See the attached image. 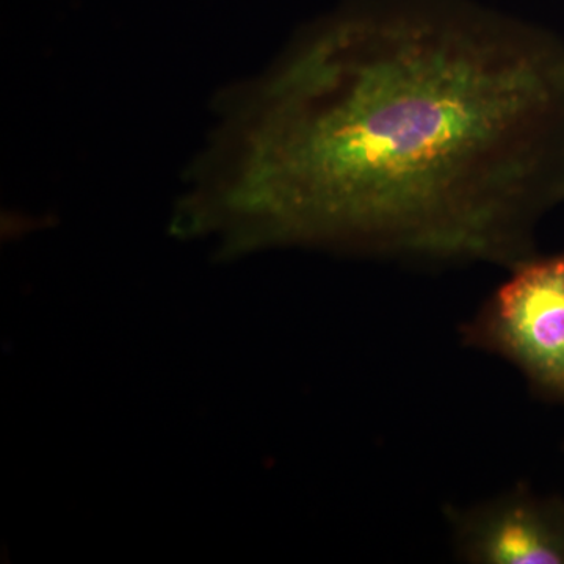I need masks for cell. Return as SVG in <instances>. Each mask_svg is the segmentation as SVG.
<instances>
[{
    "label": "cell",
    "instance_id": "6da1fadb",
    "mask_svg": "<svg viewBox=\"0 0 564 564\" xmlns=\"http://www.w3.org/2000/svg\"><path fill=\"white\" fill-rule=\"evenodd\" d=\"M191 182L247 242L511 269L564 204V40L478 0H348L232 91Z\"/></svg>",
    "mask_w": 564,
    "mask_h": 564
},
{
    "label": "cell",
    "instance_id": "3957f363",
    "mask_svg": "<svg viewBox=\"0 0 564 564\" xmlns=\"http://www.w3.org/2000/svg\"><path fill=\"white\" fill-rule=\"evenodd\" d=\"M452 547L473 564H564V497L514 485L470 507H447Z\"/></svg>",
    "mask_w": 564,
    "mask_h": 564
},
{
    "label": "cell",
    "instance_id": "7a4b0ae2",
    "mask_svg": "<svg viewBox=\"0 0 564 564\" xmlns=\"http://www.w3.org/2000/svg\"><path fill=\"white\" fill-rule=\"evenodd\" d=\"M508 273L462 323L459 340L511 364L534 395L564 408V251L536 252Z\"/></svg>",
    "mask_w": 564,
    "mask_h": 564
}]
</instances>
